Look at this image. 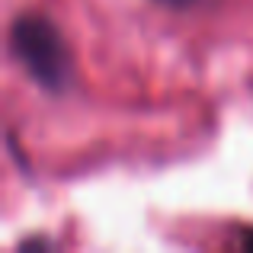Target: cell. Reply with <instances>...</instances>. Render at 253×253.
<instances>
[{
    "mask_svg": "<svg viewBox=\"0 0 253 253\" xmlns=\"http://www.w3.org/2000/svg\"><path fill=\"white\" fill-rule=\"evenodd\" d=\"M237 244H241L244 250L253 253V228H244V231H241V241H237Z\"/></svg>",
    "mask_w": 253,
    "mask_h": 253,
    "instance_id": "obj_2",
    "label": "cell"
},
{
    "mask_svg": "<svg viewBox=\"0 0 253 253\" xmlns=\"http://www.w3.org/2000/svg\"><path fill=\"white\" fill-rule=\"evenodd\" d=\"M157 3H167V6H179V10H183V6H192V3H199V0H157Z\"/></svg>",
    "mask_w": 253,
    "mask_h": 253,
    "instance_id": "obj_3",
    "label": "cell"
},
{
    "mask_svg": "<svg viewBox=\"0 0 253 253\" xmlns=\"http://www.w3.org/2000/svg\"><path fill=\"white\" fill-rule=\"evenodd\" d=\"M10 51L23 71L48 93H68L74 84V55L68 39L42 13H19L10 26Z\"/></svg>",
    "mask_w": 253,
    "mask_h": 253,
    "instance_id": "obj_1",
    "label": "cell"
}]
</instances>
